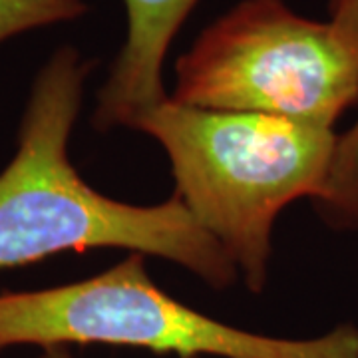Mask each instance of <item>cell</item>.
Segmentation results:
<instances>
[{
    "label": "cell",
    "mask_w": 358,
    "mask_h": 358,
    "mask_svg": "<svg viewBox=\"0 0 358 358\" xmlns=\"http://www.w3.org/2000/svg\"><path fill=\"white\" fill-rule=\"evenodd\" d=\"M92 70L90 58L64 44L32 80L16 154L0 171V271L66 251L120 249L166 259L213 291L229 289L237 268L176 193L155 205L117 201L74 167L70 138Z\"/></svg>",
    "instance_id": "obj_1"
},
{
    "label": "cell",
    "mask_w": 358,
    "mask_h": 358,
    "mask_svg": "<svg viewBox=\"0 0 358 358\" xmlns=\"http://www.w3.org/2000/svg\"><path fill=\"white\" fill-rule=\"evenodd\" d=\"M38 358H76L74 352L68 346H54V348H44Z\"/></svg>",
    "instance_id": "obj_9"
},
{
    "label": "cell",
    "mask_w": 358,
    "mask_h": 358,
    "mask_svg": "<svg viewBox=\"0 0 358 358\" xmlns=\"http://www.w3.org/2000/svg\"><path fill=\"white\" fill-rule=\"evenodd\" d=\"M166 150L176 195L227 253L251 293H263L282 209L322 189L334 129L285 117L213 112L167 98L134 126Z\"/></svg>",
    "instance_id": "obj_2"
},
{
    "label": "cell",
    "mask_w": 358,
    "mask_h": 358,
    "mask_svg": "<svg viewBox=\"0 0 358 358\" xmlns=\"http://www.w3.org/2000/svg\"><path fill=\"white\" fill-rule=\"evenodd\" d=\"M310 203L327 227L358 231V120L336 138L327 181Z\"/></svg>",
    "instance_id": "obj_6"
},
{
    "label": "cell",
    "mask_w": 358,
    "mask_h": 358,
    "mask_svg": "<svg viewBox=\"0 0 358 358\" xmlns=\"http://www.w3.org/2000/svg\"><path fill=\"white\" fill-rule=\"evenodd\" d=\"M88 10V0H0V44L36 28L74 22Z\"/></svg>",
    "instance_id": "obj_7"
},
{
    "label": "cell",
    "mask_w": 358,
    "mask_h": 358,
    "mask_svg": "<svg viewBox=\"0 0 358 358\" xmlns=\"http://www.w3.org/2000/svg\"><path fill=\"white\" fill-rule=\"evenodd\" d=\"M169 98L334 129L358 102V54L331 22L301 16L285 0H241L179 56Z\"/></svg>",
    "instance_id": "obj_4"
},
{
    "label": "cell",
    "mask_w": 358,
    "mask_h": 358,
    "mask_svg": "<svg viewBox=\"0 0 358 358\" xmlns=\"http://www.w3.org/2000/svg\"><path fill=\"white\" fill-rule=\"evenodd\" d=\"M126 38L96 94L92 126L134 129L141 115L169 98L164 64L179 28L199 0H122Z\"/></svg>",
    "instance_id": "obj_5"
},
{
    "label": "cell",
    "mask_w": 358,
    "mask_h": 358,
    "mask_svg": "<svg viewBox=\"0 0 358 358\" xmlns=\"http://www.w3.org/2000/svg\"><path fill=\"white\" fill-rule=\"evenodd\" d=\"M331 24L358 54V0H329Z\"/></svg>",
    "instance_id": "obj_8"
},
{
    "label": "cell",
    "mask_w": 358,
    "mask_h": 358,
    "mask_svg": "<svg viewBox=\"0 0 358 358\" xmlns=\"http://www.w3.org/2000/svg\"><path fill=\"white\" fill-rule=\"evenodd\" d=\"M74 345L126 346L176 358H358V327L343 322L315 338L245 331L167 294L140 253H126L82 281L0 293V350Z\"/></svg>",
    "instance_id": "obj_3"
}]
</instances>
